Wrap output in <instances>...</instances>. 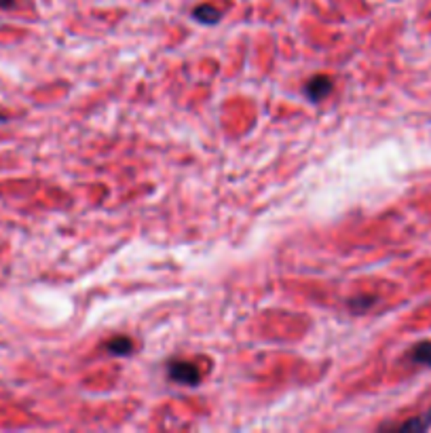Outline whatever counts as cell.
<instances>
[{
	"mask_svg": "<svg viewBox=\"0 0 431 433\" xmlns=\"http://www.w3.org/2000/svg\"><path fill=\"white\" fill-rule=\"evenodd\" d=\"M170 379L182 385H197L201 381V372L191 362H172L170 364Z\"/></svg>",
	"mask_w": 431,
	"mask_h": 433,
	"instance_id": "cell-1",
	"label": "cell"
},
{
	"mask_svg": "<svg viewBox=\"0 0 431 433\" xmlns=\"http://www.w3.org/2000/svg\"><path fill=\"white\" fill-rule=\"evenodd\" d=\"M305 91H307V95H309L311 102H319V100H324V97L330 95V91H332V81H330L328 76H313V78L307 83Z\"/></svg>",
	"mask_w": 431,
	"mask_h": 433,
	"instance_id": "cell-2",
	"label": "cell"
},
{
	"mask_svg": "<svg viewBox=\"0 0 431 433\" xmlns=\"http://www.w3.org/2000/svg\"><path fill=\"white\" fill-rule=\"evenodd\" d=\"M431 425V413L427 415H421L417 419H411L406 423H400V425H383L381 429H396V432H425L430 429Z\"/></svg>",
	"mask_w": 431,
	"mask_h": 433,
	"instance_id": "cell-3",
	"label": "cell"
},
{
	"mask_svg": "<svg viewBox=\"0 0 431 433\" xmlns=\"http://www.w3.org/2000/svg\"><path fill=\"white\" fill-rule=\"evenodd\" d=\"M411 360L415 364H421V366H431V343H419L413 349Z\"/></svg>",
	"mask_w": 431,
	"mask_h": 433,
	"instance_id": "cell-4",
	"label": "cell"
},
{
	"mask_svg": "<svg viewBox=\"0 0 431 433\" xmlns=\"http://www.w3.org/2000/svg\"><path fill=\"white\" fill-rule=\"evenodd\" d=\"M106 349H108L110 353H114V355H127V353H131L134 345H131V340H129V338L119 336V338L110 340V343L106 345Z\"/></svg>",
	"mask_w": 431,
	"mask_h": 433,
	"instance_id": "cell-5",
	"label": "cell"
},
{
	"mask_svg": "<svg viewBox=\"0 0 431 433\" xmlns=\"http://www.w3.org/2000/svg\"><path fill=\"white\" fill-rule=\"evenodd\" d=\"M195 17L201 19L203 23H216V21L220 19V13H218V8H214L212 4H201V6L195 8Z\"/></svg>",
	"mask_w": 431,
	"mask_h": 433,
	"instance_id": "cell-6",
	"label": "cell"
},
{
	"mask_svg": "<svg viewBox=\"0 0 431 433\" xmlns=\"http://www.w3.org/2000/svg\"><path fill=\"white\" fill-rule=\"evenodd\" d=\"M0 6H2V8H8V6H13V0H0Z\"/></svg>",
	"mask_w": 431,
	"mask_h": 433,
	"instance_id": "cell-7",
	"label": "cell"
}]
</instances>
